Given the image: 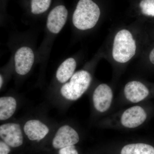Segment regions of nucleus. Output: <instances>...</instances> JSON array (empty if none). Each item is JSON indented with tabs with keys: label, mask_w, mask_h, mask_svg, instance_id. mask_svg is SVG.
Masks as SVG:
<instances>
[{
	"label": "nucleus",
	"mask_w": 154,
	"mask_h": 154,
	"mask_svg": "<svg viewBox=\"0 0 154 154\" xmlns=\"http://www.w3.org/2000/svg\"><path fill=\"white\" fill-rule=\"evenodd\" d=\"M146 102L132 105L105 116L100 124L105 129L131 130L142 126L152 114L153 109Z\"/></svg>",
	"instance_id": "1"
},
{
	"label": "nucleus",
	"mask_w": 154,
	"mask_h": 154,
	"mask_svg": "<svg viewBox=\"0 0 154 154\" xmlns=\"http://www.w3.org/2000/svg\"><path fill=\"white\" fill-rule=\"evenodd\" d=\"M100 14L99 6L92 0H80L73 15V23L79 30L91 29L98 22Z\"/></svg>",
	"instance_id": "2"
},
{
	"label": "nucleus",
	"mask_w": 154,
	"mask_h": 154,
	"mask_svg": "<svg viewBox=\"0 0 154 154\" xmlns=\"http://www.w3.org/2000/svg\"><path fill=\"white\" fill-rule=\"evenodd\" d=\"M92 77L85 70L79 71L74 74L69 82L62 87L60 93L65 99L76 101L81 98L90 87Z\"/></svg>",
	"instance_id": "3"
},
{
	"label": "nucleus",
	"mask_w": 154,
	"mask_h": 154,
	"mask_svg": "<svg viewBox=\"0 0 154 154\" xmlns=\"http://www.w3.org/2000/svg\"><path fill=\"white\" fill-rule=\"evenodd\" d=\"M136 50L135 41L130 31L124 29L117 33L114 38L112 51L113 59L116 62H127L135 55Z\"/></svg>",
	"instance_id": "4"
},
{
	"label": "nucleus",
	"mask_w": 154,
	"mask_h": 154,
	"mask_svg": "<svg viewBox=\"0 0 154 154\" xmlns=\"http://www.w3.org/2000/svg\"><path fill=\"white\" fill-rule=\"evenodd\" d=\"M154 97V88L140 81H132L125 86L120 99L124 104L135 105L146 102Z\"/></svg>",
	"instance_id": "5"
},
{
	"label": "nucleus",
	"mask_w": 154,
	"mask_h": 154,
	"mask_svg": "<svg viewBox=\"0 0 154 154\" xmlns=\"http://www.w3.org/2000/svg\"><path fill=\"white\" fill-rule=\"evenodd\" d=\"M112 88L106 84L99 85L92 95V103L94 110L101 115H106L110 111L114 101Z\"/></svg>",
	"instance_id": "6"
},
{
	"label": "nucleus",
	"mask_w": 154,
	"mask_h": 154,
	"mask_svg": "<svg viewBox=\"0 0 154 154\" xmlns=\"http://www.w3.org/2000/svg\"><path fill=\"white\" fill-rule=\"evenodd\" d=\"M0 137L7 144L12 147H18L23 142L22 130L19 124L8 123L0 126Z\"/></svg>",
	"instance_id": "7"
},
{
	"label": "nucleus",
	"mask_w": 154,
	"mask_h": 154,
	"mask_svg": "<svg viewBox=\"0 0 154 154\" xmlns=\"http://www.w3.org/2000/svg\"><path fill=\"white\" fill-rule=\"evenodd\" d=\"M79 141V136L74 129L66 125L58 130L54 138L52 145L55 149H61L65 147L74 145Z\"/></svg>",
	"instance_id": "8"
},
{
	"label": "nucleus",
	"mask_w": 154,
	"mask_h": 154,
	"mask_svg": "<svg viewBox=\"0 0 154 154\" xmlns=\"http://www.w3.org/2000/svg\"><path fill=\"white\" fill-rule=\"evenodd\" d=\"M16 72L19 75H25L29 72L33 66L34 54L30 48L23 47L18 49L15 55Z\"/></svg>",
	"instance_id": "9"
},
{
	"label": "nucleus",
	"mask_w": 154,
	"mask_h": 154,
	"mask_svg": "<svg viewBox=\"0 0 154 154\" xmlns=\"http://www.w3.org/2000/svg\"><path fill=\"white\" fill-rule=\"evenodd\" d=\"M68 11L63 5L57 6L51 10L48 17L47 26L51 33H58L63 28L67 19Z\"/></svg>",
	"instance_id": "10"
},
{
	"label": "nucleus",
	"mask_w": 154,
	"mask_h": 154,
	"mask_svg": "<svg viewBox=\"0 0 154 154\" xmlns=\"http://www.w3.org/2000/svg\"><path fill=\"white\" fill-rule=\"evenodd\" d=\"M25 134L31 140H40L49 132V128L45 124L38 120H30L24 127Z\"/></svg>",
	"instance_id": "11"
},
{
	"label": "nucleus",
	"mask_w": 154,
	"mask_h": 154,
	"mask_svg": "<svg viewBox=\"0 0 154 154\" xmlns=\"http://www.w3.org/2000/svg\"><path fill=\"white\" fill-rule=\"evenodd\" d=\"M76 62L74 58H69L64 61L58 68L56 78L60 82H66L74 75Z\"/></svg>",
	"instance_id": "12"
},
{
	"label": "nucleus",
	"mask_w": 154,
	"mask_h": 154,
	"mask_svg": "<svg viewBox=\"0 0 154 154\" xmlns=\"http://www.w3.org/2000/svg\"><path fill=\"white\" fill-rule=\"evenodd\" d=\"M17 108L16 99L11 96L0 98V120H5L12 116Z\"/></svg>",
	"instance_id": "13"
},
{
	"label": "nucleus",
	"mask_w": 154,
	"mask_h": 154,
	"mask_svg": "<svg viewBox=\"0 0 154 154\" xmlns=\"http://www.w3.org/2000/svg\"><path fill=\"white\" fill-rule=\"evenodd\" d=\"M120 154H154V146L143 143L128 144L122 148Z\"/></svg>",
	"instance_id": "14"
},
{
	"label": "nucleus",
	"mask_w": 154,
	"mask_h": 154,
	"mask_svg": "<svg viewBox=\"0 0 154 154\" xmlns=\"http://www.w3.org/2000/svg\"><path fill=\"white\" fill-rule=\"evenodd\" d=\"M51 1V0H32L31 12L34 14L44 13L49 8Z\"/></svg>",
	"instance_id": "15"
},
{
	"label": "nucleus",
	"mask_w": 154,
	"mask_h": 154,
	"mask_svg": "<svg viewBox=\"0 0 154 154\" xmlns=\"http://www.w3.org/2000/svg\"><path fill=\"white\" fill-rule=\"evenodd\" d=\"M140 7L143 15L154 17V0H142Z\"/></svg>",
	"instance_id": "16"
},
{
	"label": "nucleus",
	"mask_w": 154,
	"mask_h": 154,
	"mask_svg": "<svg viewBox=\"0 0 154 154\" xmlns=\"http://www.w3.org/2000/svg\"><path fill=\"white\" fill-rule=\"evenodd\" d=\"M59 154H79L74 145L68 146L60 149Z\"/></svg>",
	"instance_id": "17"
},
{
	"label": "nucleus",
	"mask_w": 154,
	"mask_h": 154,
	"mask_svg": "<svg viewBox=\"0 0 154 154\" xmlns=\"http://www.w3.org/2000/svg\"><path fill=\"white\" fill-rule=\"evenodd\" d=\"M11 149L8 145L4 141L0 142V154H8Z\"/></svg>",
	"instance_id": "18"
},
{
	"label": "nucleus",
	"mask_w": 154,
	"mask_h": 154,
	"mask_svg": "<svg viewBox=\"0 0 154 154\" xmlns=\"http://www.w3.org/2000/svg\"><path fill=\"white\" fill-rule=\"evenodd\" d=\"M149 57V60L150 62L152 64L154 65V48L152 50V51H151Z\"/></svg>",
	"instance_id": "19"
},
{
	"label": "nucleus",
	"mask_w": 154,
	"mask_h": 154,
	"mask_svg": "<svg viewBox=\"0 0 154 154\" xmlns=\"http://www.w3.org/2000/svg\"><path fill=\"white\" fill-rule=\"evenodd\" d=\"M0 88H2L3 84V78L2 75L0 76Z\"/></svg>",
	"instance_id": "20"
}]
</instances>
